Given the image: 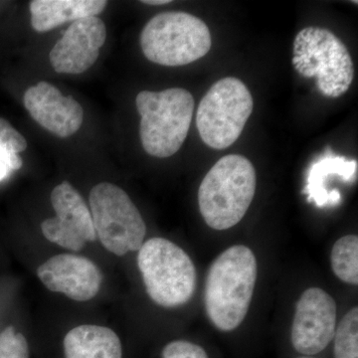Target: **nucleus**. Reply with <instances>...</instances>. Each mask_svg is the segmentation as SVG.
I'll list each match as a JSON object with an SVG mask.
<instances>
[{
  "label": "nucleus",
  "instance_id": "2",
  "mask_svg": "<svg viewBox=\"0 0 358 358\" xmlns=\"http://www.w3.org/2000/svg\"><path fill=\"white\" fill-rule=\"evenodd\" d=\"M256 171L248 159L229 155L205 176L199 192L200 213L214 230H227L243 219L255 196Z\"/></svg>",
  "mask_w": 358,
  "mask_h": 358
},
{
  "label": "nucleus",
  "instance_id": "24",
  "mask_svg": "<svg viewBox=\"0 0 358 358\" xmlns=\"http://www.w3.org/2000/svg\"><path fill=\"white\" fill-rule=\"evenodd\" d=\"M303 358H308V357H303Z\"/></svg>",
  "mask_w": 358,
  "mask_h": 358
},
{
  "label": "nucleus",
  "instance_id": "14",
  "mask_svg": "<svg viewBox=\"0 0 358 358\" xmlns=\"http://www.w3.org/2000/svg\"><path fill=\"white\" fill-rule=\"evenodd\" d=\"M333 176L341 178L345 182H355L357 176V160L336 155L331 148H327L308 169L307 185L303 189L308 202H313L320 208L341 203V199L329 192V182Z\"/></svg>",
  "mask_w": 358,
  "mask_h": 358
},
{
  "label": "nucleus",
  "instance_id": "17",
  "mask_svg": "<svg viewBox=\"0 0 358 358\" xmlns=\"http://www.w3.org/2000/svg\"><path fill=\"white\" fill-rule=\"evenodd\" d=\"M331 268L341 281L358 284V238L355 235L341 237L334 245Z\"/></svg>",
  "mask_w": 358,
  "mask_h": 358
},
{
  "label": "nucleus",
  "instance_id": "11",
  "mask_svg": "<svg viewBox=\"0 0 358 358\" xmlns=\"http://www.w3.org/2000/svg\"><path fill=\"white\" fill-rule=\"evenodd\" d=\"M106 38L105 23L98 16L74 21L51 49L49 59L52 67L61 74L86 72L98 60Z\"/></svg>",
  "mask_w": 358,
  "mask_h": 358
},
{
  "label": "nucleus",
  "instance_id": "13",
  "mask_svg": "<svg viewBox=\"0 0 358 358\" xmlns=\"http://www.w3.org/2000/svg\"><path fill=\"white\" fill-rule=\"evenodd\" d=\"M23 103L37 124L59 138H69L83 124L82 106L72 96H63L60 90L47 82H39L26 90Z\"/></svg>",
  "mask_w": 358,
  "mask_h": 358
},
{
  "label": "nucleus",
  "instance_id": "20",
  "mask_svg": "<svg viewBox=\"0 0 358 358\" xmlns=\"http://www.w3.org/2000/svg\"><path fill=\"white\" fill-rule=\"evenodd\" d=\"M162 358H208L201 346L185 341H176L164 346Z\"/></svg>",
  "mask_w": 358,
  "mask_h": 358
},
{
  "label": "nucleus",
  "instance_id": "19",
  "mask_svg": "<svg viewBox=\"0 0 358 358\" xmlns=\"http://www.w3.org/2000/svg\"><path fill=\"white\" fill-rule=\"evenodd\" d=\"M0 358H29L27 339L13 327H7L0 333Z\"/></svg>",
  "mask_w": 358,
  "mask_h": 358
},
{
  "label": "nucleus",
  "instance_id": "4",
  "mask_svg": "<svg viewBox=\"0 0 358 358\" xmlns=\"http://www.w3.org/2000/svg\"><path fill=\"white\" fill-rule=\"evenodd\" d=\"M140 41L148 60L167 67L195 62L208 53L212 45L206 23L181 11L155 15L143 27Z\"/></svg>",
  "mask_w": 358,
  "mask_h": 358
},
{
  "label": "nucleus",
  "instance_id": "3",
  "mask_svg": "<svg viewBox=\"0 0 358 358\" xmlns=\"http://www.w3.org/2000/svg\"><path fill=\"white\" fill-rule=\"evenodd\" d=\"M141 115L140 136L143 150L152 157L166 159L180 150L194 112V99L187 90L143 91L136 99Z\"/></svg>",
  "mask_w": 358,
  "mask_h": 358
},
{
  "label": "nucleus",
  "instance_id": "6",
  "mask_svg": "<svg viewBox=\"0 0 358 358\" xmlns=\"http://www.w3.org/2000/svg\"><path fill=\"white\" fill-rule=\"evenodd\" d=\"M138 265L150 298L164 308L185 305L196 289V271L185 250L164 238L148 240Z\"/></svg>",
  "mask_w": 358,
  "mask_h": 358
},
{
  "label": "nucleus",
  "instance_id": "22",
  "mask_svg": "<svg viewBox=\"0 0 358 358\" xmlns=\"http://www.w3.org/2000/svg\"><path fill=\"white\" fill-rule=\"evenodd\" d=\"M20 141V131L11 126L10 122L0 117V143L7 148H14Z\"/></svg>",
  "mask_w": 358,
  "mask_h": 358
},
{
  "label": "nucleus",
  "instance_id": "8",
  "mask_svg": "<svg viewBox=\"0 0 358 358\" xmlns=\"http://www.w3.org/2000/svg\"><path fill=\"white\" fill-rule=\"evenodd\" d=\"M90 208L96 237L110 253L122 257L138 251L147 226L127 192L110 182H101L90 192Z\"/></svg>",
  "mask_w": 358,
  "mask_h": 358
},
{
  "label": "nucleus",
  "instance_id": "10",
  "mask_svg": "<svg viewBox=\"0 0 358 358\" xmlns=\"http://www.w3.org/2000/svg\"><path fill=\"white\" fill-rule=\"evenodd\" d=\"M336 329V303L324 289L303 292L296 305L292 343L303 355L322 352L334 339Z\"/></svg>",
  "mask_w": 358,
  "mask_h": 358
},
{
  "label": "nucleus",
  "instance_id": "21",
  "mask_svg": "<svg viewBox=\"0 0 358 358\" xmlns=\"http://www.w3.org/2000/svg\"><path fill=\"white\" fill-rule=\"evenodd\" d=\"M22 166L23 162L20 155L0 143V181L8 178L11 171H18Z\"/></svg>",
  "mask_w": 358,
  "mask_h": 358
},
{
  "label": "nucleus",
  "instance_id": "5",
  "mask_svg": "<svg viewBox=\"0 0 358 358\" xmlns=\"http://www.w3.org/2000/svg\"><path fill=\"white\" fill-rule=\"evenodd\" d=\"M292 63L301 76L315 78L322 96L345 95L355 78L350 52L338 36L326 28L307 27L296 34Z\"/></svg>",
  "mask_w": 358,
  "mask_h": 358
},
{
  "label": "nucleus",
  "instance_id": "1",
  "mask_svg": "<svg viewBox=\"0 0 358 358\" xmlns=\"http://www.w3.org/2000/svg\"><path fill=\"white\" fill-rule=\"evenodd\" d=\"M257 275L256 257L243 245L230 247L212 263L205 285L204 301L209 320L218 329L234 331L243 322Z\"/></svg>",
  "mask_w": 358,
  "mask_h": 358
},
{
  "label": "nucleus",
  "instance_id": "23",
  "mask_svg": "<svg viewBox=\"0 0 358 358\" xmlns=\"http://www.w3.org/2000/svg\"><path fill=\"white\" fill-rule=\"evenodd\" d=\"M171 2V0H145V1H141V3L148 4V6H164Z\"/></svg>",
  "mask_w": 358,
  "mask_h": 358
},
{
  "label": "nucleus",
  "instance_id": "16",
  "mask_svg": "<svg viewBox=\"0 0 358 358\" xmlns=\"http://www.w3.org/2000/svg\"><path fill=\"white\" fill-rule=\"evenodd\" d=\"M65 358H122L119 336L109 327L82 324L64 338Z\"/></svg>",
  "mask_w": 358,
  "mask_h": 358
},
{
  "label": "nucleus",
  "instance_id": "15",
  "mask_svg": "<svg viewBox=\"0 0 358 358\" xmlns=\"http://www.w3.org/2000/svg\"><path fill=\"white\" fill-rule=\"evenodd\" d=\"M107 6L105 0H33L31 25L35 31L48 32L69 21L98 16Z\"/></svg>",
  "mask_w": 358,
  "mask_h": 358
},
{
  "label": "nucleus",
  "instance_id": "9",
  "mask_svg": "<svg viewBox=\"0 0 358 358\" xmlns=\"http://www.w3.org/2000/svg\"><path fill=\"white\" fill-rule=\"evenodd\" d=\"M50 199L56 216L41 224L42 233L48 241L75 252L95 241L91 212L76 188L63 181L52 190Z\"/></svg>",
  "mask_w": 358,
  "mask_h": 358
},
{
  "label": "nucleus",
  "instance_id": "18",
  "mask_svg": "<svg viewBox=\"0 0 358 358\" xmlns=\"http://www.w3.org/2000/svg\"><path fill=\"white\" fill-rule=\"evenodd\" d=\"M334 358H358V308L350 310L336 329Z\"/></svg>",
  "mask_w": 358,
  "mask_h": 358
},
{
  "label": "nucleus",
  "instance_id": "12",
  "mask_svg": "<svg viewBox=\"0 0 358 358\" xmlns=\"http://www.w3.org/2000/svg\"><path fill=\"white\" fill-rule=\"evenodd\" d=\"M37 275L49 291L76 301L95 298L103 280L100 268L93 261L74 254L51 257L37 268Z\"/></svg>",
  "mask_w": 358,
  "mask_h": 358
},
{
  "label": "nucleus",
  "instance_id": "7",
  "mask_svg": "<svg viewBox=\"0 0 358 358\" xmlns=\"http://www.w3.org/2000/svg\"><path fill=\"white\" fill-rule=\"evenodd\" d=\"M253 106L249 89L237 78L216 82L202 98L196 113L197 129L205 145L214 150L231 147L241 136Z\"/></svg>",
  "mask_w": 358,
  "mask_h": 358
}]
</instances>
